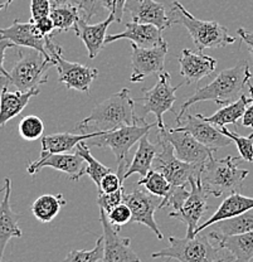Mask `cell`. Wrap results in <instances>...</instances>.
<instances>
[{
    "label": "cell",
    "mask_w": 253,
    "mask_h": 262,
    "mask_svg": "<svg viewBox=\"0 0 253 262\" xmlns=\"http://www.w3.org/2000/svg\"><path fill=\"white\" fill-rule=\"evenodd\" d=\"M137 185H143L148 192L155 195L163 196V198L169 194L171 187H173L169 183L167 177L163 173H160L159 170H156V169H151L145 177L140 178V180L137 182Z\"/></svg>",
    "instance_id": "836d02e7"
},
{
    "label": "cell",
    "mask_w": 253,
    "mask_h": 262,
    "mask_svg": "<svg viewBox=\"0 0 253 262\" xmlns=\"http://www.w3.org/2000/svg\"><path fill=\"white\" fill-rule=\"evenodd\" d=\"M40 92L39 90L21 92L9 91L8 87H3L2 90V111H0V125L4 126L9 120L14 119L28 105L32 97L37 96Z\"/></svg>",
    "instance_id": "83f0119b"
},
{
    "label": "cell",
    "mask_w": 253,
    "mask_h": 262,
    "mask_svg": "<svg viewBox=\"0 0 253 262\" xmlns=\"http://www.w3.org/2000/svg\"><path fill=\"white\" fill-rule=\"evenodd\" d=\"M112 21H115V16L111 14L105 20L97 24H88L83 18H80L77 20L73 31L86 46L89 59L96 58L103 46L106 45V37H107L106 33Z\"/></svg>",
    "instance_id": "603a6c76"
},
{
    "label": "cell",
    "mask_w": 253,
    "mask_h": 262,
    "mask_svg": "<svg viewBox=\"0 0 253 262\" xmlns=\"http://www.w3.org/2000/svg\"><path fill=\"white\" fill-rule=\"evenodd\" d=\"M213 231H217L224 236H235V234L247 233L253 231V208L241 213L236 217L220 221L213 225Z\"/></svg>",
    "instance_id": "4dcf8cb0"
},
{
    "label": "cell",
    "mask_w": 253,
    "mask_h": 262,
    "mask_svg": "<svg viewBox=\"0 0 253 262\" xmlns=\"http://www.w3.org/2000/svg\"><path fill=\"white\" fill-rule=\"evenodd\" d=\"M102 4L103 8L107 9L111 15L115 16L116 23H121L124 12L126 9L127 0H102Z\"/></svg>",
    "instance_id": "ee69618b"
},
{
    "label": "cell",
    "mask_w": 253,
    "mask_h": 262,
    "mask_svg": "<svg viewBox=\"0 0 253 262\" xmlns=\"http://www.w3.org/2000/svg\"><path fill=\"white\" fill-rule=\"evenodd\" d=\"M126 10H129L132 21L152 24L160 31H165L174 24L171 16L167 14L164 5L155 0H127Z\"/></svg>",
    "instance_id": "ac0fdd59"
},
{
    "label": "cell",
    "mask_w": 253,
    "mask_h": 262,
    "mask_svg": "<svg viewBox=\"0 0 253 262\" xmlns=\"http://www.w3.org/2000/svg\"><path fill=\"white\" fill-rule=\"evenodd\" d=\"M159 151V143L151 144L149 141V134L143 136L141 140L139 141V147L136 150L131 163H130L129 168H127L126 173H125L124 179L126 180L131 176H134V174H140L141 178L145 177L152 169V164H154L155 158H156Z\"/></svg>",
    "instance_id": "4316f807"
},
{
    "label": "cell",
    "mask_w": 253,
    "mask_h": 262,
    "mask_svg": "<svg viewBox=\"0 0 253 262\" xmlns=\"http://www.w3.org/2000/svg\"><path fill=\"white\" fill-rule=\"evenodd\" d=\"M124 195L125 188H121L118 192L113 193H99L97 204L106 213H110L115 207H118L119 204H121L124 202Z\"/></svg>",
    "instance_id": "ab89813d"
},
{
    "label": "cell",
    "mask_w": 253,
    "mask_h": 262,
    "mask_svg": "<svg viewBox=\"0 0 253 262\" xmlns=\"http://www.w3.org/2000/svg\"><path fill=\"white\" fill-rule=\"evenodd\" d=\"M180 75L186 78L188 84L195 83L204 77H208L216 71L217 59L203 54L194 53L190 49H183L179 56Z\"/></svg>",
    "instance_id": "7402d4cb"
},
{
    "label": "cell",
    "mask_w": 253,
    "mask_h": 262,
    "mask_svg": "<svg viewBox=\"0 0 253 262\" xmlns=\"http://www.w3.org/2000/svg\"><path fill=\"white\" fill-rule=\"evenodd\" d=\"M208 237L216 241L220 248L227 250L233 262H249L253 258V231L235 236H224L217 231H211Z\"/></svg>",
    "instance_id": "cb8c5ba5"
},
{
    "label": "cell",
    "mask_w": 253,
    "mask_h": 262,
    "mask_svg": "<svg viewBox=\"0 0 253 262\" xmlns=\"http://www.w3.org/2000/svg\"><path fill=\"white\" fill-rule=\"evenodd\" d=\"M242 125L244 127H253V102L247 107L246 113L242 117Z\"/></svg>",
    "instance_id": "7dc6e473"
},
{
    "label": "cell",
    "mask_w": 253,
    "mask_h": 262,
    "mask_svg": "<svg viewBox=\"0 0 253 262\" xmlns=\"http://www.w3.org/2000/svg\"><path fill=\"white\" fill-rule=\"evenodd\" d=\"M173 14L174 18L171 19L174 24L186 27L199 52H203L206 48H223L236 42V38L228 33L225 27L213 20L197 19L179 2L173 3Z\"/></svg>",
    "instance_id": "277c9868"
},
{
    "label": "cell",
    "mask_w": 253,
    "mask_h": 262,
    "mask_svg": "<svg viewBox=\"0 0 253 262\" xmlns=\"http://www.w3.org/2000/svg\"><path fill=\"white\" fill-rule=\"evenodd\" d=\"M0 39H7L19 47H27L40 52L48 61L54 62L57 54H63L61 46L53 42V35H43L37 29L33 20L23 23L14 19L13 24L8 28L0 29Z\"/></svg>",
    "instance_id": "9c48e42d"
},
{
    "label": "cell",
    "mask_w": 253,
    "mask_h": 262,
    "mask_svg": "<svg viewBox=\"0 0 253 262\" xmlns=\"http://www.w3.org/2000/svg\"><path fill=\"white\" fill-rule=\"evenodd\" d=\"M52 10L51 0H31L32 20H38L44 16H50Z\"/></svg>",
    "instance_id": "7bdbcfd3"
},
{
    "label": "cell",
    "mask_w": 253,
    "mask_h": 262,
    "mask_svg": "<svg viewBox=\"0 0 253 262\" xmlns=\"http://www.w3.org/2000/svg\"><path fill=\"white\" fill-rule=\"evenodd\" d=\"M252 73L246 59H242L235 67L223 70L222 72L206 86L195 90L194 94L189 96L181 105L180 111L176 116V125H180L181 117L192 105L202 101H214L219 105H228L239 100L251 82Z\"/></svg>",
    "instance_id": "6da1fadb"
},
{
    "label": "cell",
    "mask_w": 253,
    "mask_h": 262,
    "mask_svg": "<svg viewBox=\"0 0 253 262\" xmlns=\"http://www.w3.org/2000/svg\"><path fill=\"white\" fill-rule=\"evenodd\" d=\"M51 18L54 23L56 32H68L75 28L76 23L81 18L80 10L72 5L52 3Z\"/></svg>",
    "instance_id": "1f68e13d"
},
{
    "label": "cell",
    "mask_w": 253,
    "mask_h": 262,
    "mask_svg": "<svg viewBox=\"0 0 253 262\" xmlns=\"http://www.w3.org/2000/svg\"><path fill=\"white\" fill-rule=\"evenodd\" d=\"M165 262H169V261H165Z\"/></svg>",
    "instance_id": "816d5d0a"
},
{
    "label": "cell",
    "mask_w": 253,
    "mask_h": 262,
    "mask_svg": "<svg viewBox=\"0 0 253 262\" xmlns=\"http://www.w3.org/2000/svg\"><path fill=\"white\" fill-rule=\"evenodd\" d=\"M157 143L160 145V151L155 158V168L160 173L167 177L171 185H186L193 178L200 176L205 164L186 163L179 159L174 152V147L165 139L163 134H157Z\"/></svg>",
    "instance_id": "30bf717a"
},
{
    "label": "cell",
    "mask_w": 253,
    "mask_h": 262,
    "mask_svg": "<svg viewBox=\"0 0 253 262\" xmlns=\"http://www.w3.org/2000/svg\"><path fill=\"white\" fill-rule=\"evenodd\" d=\"M237 33H238V35L241 37L242 42L247 46L249 54H251L252 59H253V32L249 33V32H247L244 28H238Z\"/></svg>",
    "instance_id": "bcb514c9"
},
{
    "label": "cell",
    "mask_w": 253,
    "mask_h": 262,
    "mask_svg": "<svg viewBox=\"0 0 253 262\" xmlns=\"http://www.w3.org/2000/svg\"><path fill=\"white\" fill-rule=\"evenodd\" d=\"M251 208H253V198H251V196H244L239 194V193H233V194L227 195L224 201L220 203L218 209L214 212V214L202 225L198 226V228L194 232V237L202 233L205 228L216 225L217 222L236 217V215L241 214V213L248 211Z\"/></svg>",
    "instance_id": "d4e9b609"
},
{
    "label": "cell",
    "mask_w": 253,
    "mask_h": 262,
    "mask_svg": "<svg viewBox=\"0 0 253 262\" xmlns=\"http://www.w3.org/2000/svg\"><path fill=\"white\" fill-rule=\"evenodd\" d=\"M188 185H176V187H171L170 192L167 196L163 198L160 208H165V207H171L174 212L180 211L181 207L184 206L186 201L189 198L190 190L188 189Z\"/></svg>",
    "instance_id": "f35d334b"
},
{
    "label": "cell",
    "mask_w": 253,
    "mask_h": 262,
    "mask_svg": "<svg viewBox=\"0 0 253 262\" xmlns=\"http://www.w3.org/2000/svg\"><path fill=\"white\" fill-rule=\"evenodd\" d=\"M52 66H56V63L48 61L40 52L35 49L27 52L20 51L19 59L13 64L12 70L5 77L0 78L2 86L7 87L8 84H12L21 92L39 90L42 84L47 83V71Z\"/></svg>",
    "instance_id": "5b68a950"
},
{
    "label": "cell",
    "mask_w": 253,
    "mask_h": 262,
    "mask_svg": "<svg viewBox=\"0 0 253 262\" xmlns=\"http://www.w3.org/2000/svg\"><path fill=\"white\" fill-rule=\"evenodd\" d=\"M242 157H227L223 159H209L202 171V184L208 194L216 198L239 193L244 179L248 177L247 169H239Z\"/></svg>",
    "instance_id": "3957f363"
},
{
    "label": "cell",
    "mask_w": 253,
    "mask_h": 262,
    "mask_svg": "<svg viewBox=\"0 0 253 262\" xmlns=\"http://www.w3.org/2000/svg\"><path fill=\"white\" fill-rule=\"evenodd\" d=\"M50 166L56 170L67 174L68 178L77 182L87 171L86 160L78 152H62V154H51L44 158H38L35 162L29 163L27 171L35 174L42 168Z\"/></svg>",
    "instance_id": "e0dca14e"
},
{
    "label": "cell",
    "mask_w": 253,
    "mask_h": 262,
    "mask_svg": "<svg viewBox=\"0 0 253 262\" xmlns=\"http://www.w3.org/2000/svg\"><path fill=\"white\" fill-rule=\"evenodd\" d=\"M253 102L252 97L246 96L243 95L239 100L235 101L232 103H228L224 107L217 111L212 116H204L202 114H198L203 120L211 122V124L216 125L218 127L227 126V125H237V121L243 117L244 113H246L247 107Z\"/></svg>",
    "instance_id": "f1b7e54d"
},
{
    "label": "cell",
    "mask_w": 253,
    "mask_h": 262,
    "mask_svg": "<svg viewBox=\"0 0 253 262\" xmlns=\"http://www.w3.org/2000/svg\"><path fill=\"white\" fill-rule=\"evenodd\" d=\"M160 134L165 136V139L174 147V152L180 160L192 164H205L209 159L213 158V150L204 146L202 143L197 140L193 135L187 131L176 129H163L159 130Z\"/></svg>",
    "instance_id": "4fadbf2b"
},
{
    "label": "cell",
    "mask_w": 253,
    "mask_h": 262,
    "mask_svg": "<svg viewBox=\"0 0 253 262\" xmlns=\"http://www.w3.org/2000/svg\"><path fill=\"white\" fill-rule=\"evenodd\" d=\"M3 190V201L0 204V258L4 260L5 247L13 237H21V229L18 226L20 218L19 213L13 211L10 204V193H12V180L5 178Z\"/></svg>",
    "instance_id": "44dd1931"
},
{
    "label": "cell",
    "mask_w": 253,
    "mask_h": 262,
    "mask_svg": "<svg viewBox=\"0 0 253 262\" xmlns=\"http://www.w3.org/2000/svg\"><path fill=\"white\" fill-rule=\"evenodd\" d=\"M33 21L35 23V27H37L38 31L42 33L43 35H53V32L56 31L54 23L51 16H44V18H40L38 20Z\"/></svg>",
    "instance_id": "f6af8a7d"
},
{
    "label": "cell",
    "mask_w": 253,
    "mask_h": 262,
    "mask_svg": "<svg viewBox=\"0 0 253 262\" xmlns=\"http://www.w3.org/2000/svg\"><path fill=\"white\" fill-rule=\"evenodd\" d=\"M107 217L108 220H110V222L120 231L122 226L131 222L132 212L131 209H130V207L127 206L126 203L122 202L121 204H119L118 207H115V208H113L110 213H107Z\"/></svg>",
    "instance_id": "60d3db41"
},
{
    "label": "cell",
    "mask_w": 253,
    "mask_h": 262,
    "mask_svg": "<svg viewBox=\"0 0 253 262\" xmlns=\"http://www.w3.org/2000/svg\"><path fill=\"white\" fill-rule=\"evenodd\" d=\"M76 152H78V154L86 160L87 163L86 174L94 180L95 184L97 185V188H100L103 177L107 176V174L111 171V169L107 168L106 165H103V164L100 163L99 160H96L94 157H92L91 152H89L88 150V146H87V144L84 143V141L78 144L77 147H76Z\"/></svg>",
    "instance_id": "d6a6232c"
},
{
    "label": "cell",
    "mask_w": 253,
    "mask_h": 262,
    "mask_svg": "<svg viewBox=\"0 0 253 262\" xmlns=\"http://www.w3.org/2000/svg\"><path fill=\"white\" fill-rule=\"evenodd\" d=\"M154 127L152 124L148 125H130V126H122L119 129L102 133L95 138L88 139L84 143L87 146H99V147H110L116 157L118 162V174L120 178L124 179L125 173L129 168V151L137 141L141 140L143 136L149 134V130Z\"/></svg>",
    "instance_id": "52a82bcc"
},
{
    "label": "cell",
    "mask_w": 253,
    "mask_h": 262,
    "mask_svg": "<svg viewBox=\"0 0 253 262\" xmlns=\"http://www.w3.org/2000/svg\"><path fill=\"white\" fill-rule=\"evenodd\" d=\"M132 47L131 54V67L132 75L130 76V81L137 83L148 76L160 75L165 72V57L168 53V43L152 48H139Z\"/></svg>",
    "instance_id": "9a60e30c"
},
{
    "label": "cell",
    "mask_w": 253,
    "mask_h": 262,
    "mask_svg": "<svg viewBox=\"0 0 253 262\" xmlns=\"http://www.w3.org/2000/svg\"><path fill=\"white\" fill-rule=\"evenodd\" d=\"M12 3H13V0H0V8H2L3 10L7 9V8L12 4Z\"/></svg>",
    "instance_id": "c3c4849f"
},
{
    "label": "cell",
    "mask_w": 253,
    "mask_h": 262,
    "mask_svg": "<svg viewBox=\"0 0 253 262\" xmlns=\"http://www.w3.org/2000/svg\"><path fill=\"white\" fill-rule=\"evenodd\" d=\"M163 31L152 24H140L136 21H130L125 27V31L116 34H108L106 37V45L116 42V40L127 39L131 46L139 48H152L167 43L163 38Z\"/></svg>",
    "instance_id": "d6986e66"
},
{
    "label": "cell",
    "mask_w": 253,
    "mask_h": 262,
    "mask_svg": "<svg viewBox=\"0 0 253 262\" xmlns=\"http://www.w3.org/2000/svg\"><path fill=\"white\" fill-rule=\"evenodd\" d=\"M18 130L21 139L27 141H34L42 138L44 124L40 117L35 116V115H28L20 120Z\"/></svg>",
    "instance_id": "e575fe53"
},
{
    "label": "cell",
    "mask_w": 253,
    "mask_h": 262,
    "mask_svg": "<svg viewBox=\"0 0 253 262\" xmlns=\"http://www.w3.org/2000/svg\"><path fill=\"white\" fill-rule=\"evenodd\" d=\"M248 89H249V92H251V97H252V100H253V84L251 83V82H249V83H248Z\"/></svg>",
    "instance_id": "681fc988"
},
{
    "label": "cell",
    "mask_w": 253,
    "mask_h": 262,
    "mask_svg": "<svg viewBox=\"0 0 253 262\" xmlns=\"http://www.w3.org/2000/svg\"><path fill=\"white\" fill-rule=\"evenodd\" d=\"M152 258H168L178 262H219L224 260L220 247H214L208 236L169 237V246L151 255Z\"/></svg>",
    "instance_id": "8992f818"
},
{
    "label": "cell",
    "mask_w": 253,
    "mask_h": 262,
    "mask_svg": "<svg viewBox=\"0 0 253 262\" xmlns=\"http://www.w3.org/2000/svg\"><path fill=\"white\" fill-rule=\"evenodd\" d=\"M64 204L66 199L63 194H44L35 199L31 207V212L39 222L50 223L58 215Z\"/></svg>",
    "instance_id": "f546056e"
},
{
    "label": "cell",
    "mask_w": 253,
    "mask_h": 262,
    "mask_svg": "<svg viewBox=\"0 0 253 262\" xmlns=\"http://www.w3.org/2000/svg\"><path fill=\"white\" fill-rule=\"evenodd\" d=\"M102 133L94 134H76V133H57L42 138V149L39 158H44L51 154L62 152H76V147L82 141L95 138Z\"/></svg>",
    "instance_id": "484cf974"
},
{
    "label": "cell",
    "mask_w": 253,
    "mask_h": 262,
    "mask_svg": "<svg viewBox=\"0 0 253 262\" xmlns=\"http://www.w3.org/2000/svg\"><path fill=\"white\" fill-rule=\"evenodd\" d=\"M219 129L225 136H227V138H229L231 140L235 141L242 159H243L244 162L252 163L253 162V134H251L249 136H241L238 135V134L233 133V131L228 130L225 126L219 127Z\"/></svg>",
    "instance_id": "74e56055"
},
{
    "label": "cell",
    "mask_w": 253,
    "mask_h": 262,
    "mask_svg": "<svg viewBox=\"0 0 253 262\" xmlns=\"http://www.w3.org/2000/svg\"><path fill=\"white\" fill-rule=\"evenodd\" d=\"M100 222L103 229L105 255L102 262H141L131 248V238L122 237L119 229L110 222L107 213L100 208Z\"/></svg>",
    "instance_id": "7c38bea8"
},
{
    "label": "cell",
    "mask_w": 253,
    "mask_h": 262,
    "mask_svg": "<svg viewBox=\"0 0 253 262\" xmlns=\"http://www.w3.org/2000/svg\"><path fill=\"white\" fill-rule=\"evenodd\" d=\"M178 129L189 133L199 143L213 151H217L220 147L228 146L231 144V139L227 138L220 129H217L213 124L203 120L198 114L187 115L186 124H181L180 126H178Z\"/></svg>",
    "instance_id": "ffe728a7"
},
{
    "label": "cell",
    "mask_w": 253,
    "mask_h": 262,
    "mask_svg": "<svg viewBox=\"0 0 253 262\" xmlns=\"http://www.w3.org/2000/svg\"><path fill=\"white\" fill-rule=\"evenodd\" d=\"M136 124H139V119L135 101L130 96L129 90L122 89L97 103L91 115L78 122L76 131H80V134L108 133L119 127Z\"/></svg>",
    "instance_id": "7a4b0ae2"
},
{
    "label": "cell",
    "mask_w": 253,
    "mask_h": 262,
    "mask_svg": "<svg viewBox=\"0 0 253 262\" xmlns=\"http://www.w3.org/2000/svg\"><path fill=\"white\" fill-rule=\"evenodd\" d=\"M202 176V174H200ZM198 176L189 182L190 195L180 211L170 212V217L180 220L187 225V237H194L195 229L199 226L200 218L208 209V193L203 188L202 178Z\"/></svg>",
    "instance_id": "5bb4252c"
},
{
    "label": "cell",
    "mask_w": 253,
    "mask_h": 262,
    "mask_svg": "<svg viewBox=\"0 0 253 262\" xmlns=\"http://www.w3.org/2000/svg\"><path fill=\"white\" fill-rule=\"evenodd\" d=\"M162 202L163 196L155 195L148 190L139 189V188L132 192L125 193L124 195V203H126L132 212L131 223L146 226L156 234L159 239H164V234L157 227L154 214L156 209H160Z\"/></svg>",
    "instance_id": "8fae6325"
},
{
    "label": "cell",
    "mask_w": 253,
    "mask_h": 262,
    "mask_svg": "<svg viewBox=\"0 0 253 262\" xmlns=\"http://www.w3.org/2000/svg\"><path fill=\"white\" fill-rule=\"evenodd\" d=\"M53 2L57 4H67L77 8L80 10L81 18H83L87 23L95 15L100 14L102 9H105L102 0H53Z\"/></svg>",
    "instance_id": "8d00e7d4"
},
{
    "label": "cell",
    "mask_w": 253,
    "mask_h": 262,
    "mask_svg": "<svg viewBox=\"0 0 253 262\" xmlns=\"http://www.w3.org/2000/svg\"><path fill=\"white\" fill-rule=\"evenodd\" d=\"M124 180L120 178L119 174L108 173L107 176L103 177L101 185L99 188V193H113L118 192L119 189L124 188Z\"/></svg>",
    "instance_id": "b9f144b4"
},
{
    "label": "cell",
    "mask_w": 253,
    "mask_h": 262,
    "mask_svg": "<svg viewBox=\"0 0 253 262\" xmlns=\"http://www.w3.org/2000/svg\"><path fill=\"white\" fill-rule=\"evenodd\" d=\"M219 262H233V257H231V258H224V260H220Z\"/></svg>",
    "instance_id": "f907efd6"
},
{
    "label": "cell",
    "mask_w": 253,
    "mask_h": 262,
    "mask_svg": "<svg viewBox=\"0 0 253 262\" xmlns=\"http://www.w3.org/2000/svg\"><path fill=\"white\" fill-rule=\"evenodd\" d=\"M159 80L151 89H143L144 96L140 98V108L136 111L139 119V125H148L145 122L146 115L154 114L156 116V125L159 130L165 129L164 116L168 111H173V106L176 101L175 92L178 91L183 83L173 87L170 84V75L163 72L157 75Z\"/></svg>",
    "instance_id": "ba28073f"
},
{
    "label": "cell",
    "mask_w": 253,
    "mask_h": 262,
    "mask_svg": "<svg viewBox=\"0 0 253 262\" xmlns=\"http://www.w3.org/2000/svg\"><path fill=\"white\" fill-rule=\"evenodd\" d=\"M54 61L58 70V81L61 83H63L68 90H76L89 95L92 82L99 76L96 68L67 61L63 54H57Z\"/></svg>",
    "instance_id": "2e32d148"
},
{
    "label": "cell",
    "mask_w": 253,
    "mask_h": 262,
    "mask_svg": "<svg viewBox=\"0 0 253 262\" xmlns=\"http://www.w3.org/2000/svg\"><path fill=\"white\" fill-rule=\"evenodd\" d=\"M105 255V239L103 236L97 238L96 246L92 250H73L64 258L63 262H99Z\"/></svg>",
    "instance_id": "d590c367"
}]
</instances>
